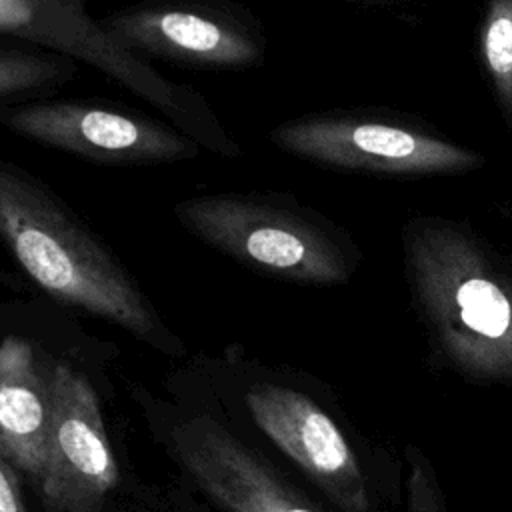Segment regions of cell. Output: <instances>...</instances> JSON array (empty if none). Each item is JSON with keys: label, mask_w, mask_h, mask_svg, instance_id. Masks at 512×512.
Listing matches in <instances>:
<instances>
[{"label": "cell", "mask_w": 512, "mask_h": 512, "mask_svg": "<svg viewBox=\"0 0 512 512\" xmlns=\"http://www.w3.org/2000/svg\"><path fill=\"white\" fill-rule=\"evenodd\" d=\"M402 246L432 362L470 384L512 392V256L440 216L410 218Z\"/></svg>", "instance_id": "6da1fadb"}, {"label": "cell", "mask_w": 512, "mask_h": 512, "mask_svg": "<svg viewBox=\"0 0 512 512\" xmlns=\"http://www.w3.org/2000/svg\"><path fill=\"white\" fill-rule=\"evenodd\" d=\"M50 422L38 476L58 512H98L118 484V464L92 386L68 364L46 370Z\"/></svg>", "instance_id": "9c48e42d"}, {"label": "cell", "mask_w": 512, "mask_h": 512, "mask_svg": "<svg viewBox=\"0 0 512 512\" xmlns=\"http://www.w3.org/2000/svg\"><path fill=\"white\" fill-rule=\"evenodd\" d=\"M268 140L290 156L334 170L430 176L476 170L484 158L410 124L320 112L276 124Z\"/></svg>", "instance_id": "ba28073f"}, {"label": "cell", "mask_w": 512, "mask_h": 512, "mask_svg": "<svg viewBox=\"0 0 512 512\" xmlns=\"http://www.w3.org/2000/svg\"><path fill=\"white\" fill-rule=\"evenodd\" d=\"M342 2H350V4H362V6H378V4H386L392 0H342Z\"/></svg>", "instance_id": "2e32d148"}, {"label": "cell", "mask_w": 512, "mask_h": 512, "mask_svg": "<svg viewBox=\"0 0 512 512\" xmlns=\"http://www.w3.org/2000/svg\"><path fill=\"white\" fill-rule=\"evenodd\" d=\"M12 134L102 166H158L194 160L202 146L138 108L98 98H36L0 110Z\"/></svg>", "instance_id": "8992f818"}, {"label": "cell", "mask_w": 512, "mask_h": 512, "mask_svg": "<svg viewBox=\"0 0 512 512\" xmlns=\"http://www.w3.org/2000/svg\"><path fill=\"white\" fill-rule=\"evenodd\" d=\"M480 54L498 108L512 130V0H488L480 30Z\"/></svg>", "instance_id": "4fadbf2b"}, {"label": "cell", "mask_w": 512, "mask_h": 512, "mask_svg": "<svg viewBox=\"0 0 512 512\" xmlns=\"http://www.w3.org/2000/svg\"><path fill=\"white\" fill-rule=\"evenodd\" d=\"M106 32L144 60L208 72L266 62L262 20L238 0H140L100 18Z\"/></svg>", "instance_id": "52a82bcc"}, {"label": "cell", "mask_w": 512, "mask_h": 512, "mask_svg": "<svg viewBox=\"0 0 512 512\" xmlns=\"http://www.w3.org/2000/svg\"><path fill=\"white\" fill-rule=\"evenodd\" d=\"M174 446L196 484L228 512H328L212 418L184 422Z\"/></svg>", "instance_id": "30bf717a"}, {"label": "cell", "mask_w": 512, "mask_h": 512, "mask_svg": "<svg viewBox=\"0 0 512 512\" xmlns=\"http://www.w3.org/2000/svg\"><path fill=\"white\" fill-rule=\"evenodd\" d=\"M0 242L20 272L54 302L114 322L152 344L172 342L112 246L44 180L4 158Z\"/></svg>", "instance_id": "7a4b0ae2"}, {"label": "cell", "mask_w": 512, "mask_h": 512, "mask_svg": "<svg viewBox=\"0 0 512 512\" xmlns=\"http://www.w3.org/2000/svg\"><path fill=\"white\" fill-rule=\"evenodd\" d=\"M172 214L212 250L282 282L344 284L362 256L346 230L284 192L196 194L178 200Z\"/></svg>", "instance_id": "3957f363"}, {"label": "cell", "mask_w": 512, "mask_h": 512, "mask_svg": "<svg viewBox=\"0 0 512 512\" xmlns=\"http://www.w3.org/2000/svg\"><path fill=\"white\" fill-rule=\"evenodd\" d=\"M0 512H26V504L8 460L0 456Z\"/></svg>", "instance_id": "9a60e30c"}, {"label": "cell", "mask_w": 512, "mask_h": 512, "mask_svg": "<svg viewBox=\"0 0 512 512\" xmlns=\"http://www.w3.org/2000/svg\"><path fill=\"white\" fill-rule=\"evenodd\" d=\"M404 512H452L438 470L416 444L404 448Z\"/></svg>", "instance_id": "5bb4252c"}, {"label": "cell", "mask_w": 512, "mask_h": 512, "mask_svg": "<svg viewBox=\"0 0 512 512\" xmlns=\"http://www.w3.org/2000/svg\"><path fill=\"white\" fill-rule=\"evenodd\" d=\"M256 426L338 512H392L404 496V464L350 430L314 396L280 384L246 396Z\"/></svg>", "instance_id": "5b68a950"}, {"label": "cell", "mask_w": 512, "mask_h": 512, "mask_svg": "<svg viewBox=\"0 0 512 512\" xmlns=\"http://www.w3.org/2000/svg\"><path fill=\"white\" fill-rule=\"evenodd\" d=\"M80 64L60 54L30 46L0 42V110L54 96L78 76Z\"/></svg>", "instance_id": "7c38bea8"}, {"label": "cell", "mask_w": 512, "mask_h": 512, "mask_svg": "<svg viewBox=\"0 0 512 512\" xmlns=\"http://www.w3.org/2000/svg\"><path fill=\"white\" fill-rule=\"evenodd\" d=\"M50 422L46 372L24 336L0 340V456L38 478Z\"/></svg>", "instance_id": "8fae6325"}, {"label": "cell", "mask_w": 512, "mask_h": 512, "mask_svg": "<svg viewBox=\"0 0 512 512\" xmlns=\"http://www.w3.org/2000/svg\"><path fill=\"white\" fill-rule=\"evenodd\" d=\"M0 40L30 44L86 64L156 108L202 150L220 158L242 156V146L202 92L164 76L152 62L116 42L84 0H0Z\"/></svg>", "instance_id": "277c9868"}, {"label": "cell", "mask_w": 512, "mask_h": 512, "mask_svg": "<svg viewBox=\"0 0 512 512\" xmlns=\"http://www.w3.org/2000/svg\"><path fill=\"white\" fill-rule=\"evenodd\" d=\"M0 284H8V286H12L14 282H12L10 274H6V272H2V270H0Z\"/></svg>", "instance_id": "e0dca14e"}]
</instances>
